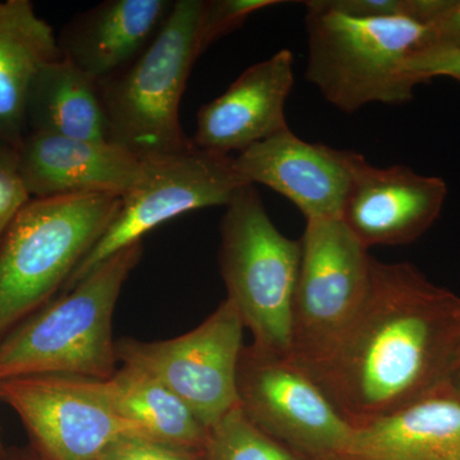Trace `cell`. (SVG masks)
I'll return each mask as SVG.
<instances>
[{
  "instance_id": "1",
  "label": "cell",
  "mask_w": 460,
  "mask_h": 460,
  "mask_svg": "<svg viewBox=\"0 0 460 460\" xmlns=\"http://www.w3.org/2000/svg\"><path fill=\"white\" fill-rule=\"evenodd\" d=\"M460 367V296L410 262L371 259L358 319L310 376L354 429L454 389Z\"/></svg>"
},
{
  "instance_id": "2",
  "label": "cell",
  "mask_w": 460,
  "mask_h": 460,
  "mask_svg": "<svg viewBox=\"0 0 460 460\" xmlns=\"http://www.w3.org/2000/svg\"><path fill=\"white\" fill-rule=\"evenodd\" d=\"M305 77L332 107L354 113L368 104L411 102L420 81L414 57L434 48L428 23L411 17L353 16L308 0Z\"/></svg>"
},
{
  "instance_id": "3",
  "label": "cell",
  "mask_w": 460,
  "mask_h": 460,
  "mask_svg": "<svg viewBox=\"0 0 460 460\" xmlns=\"http://www.w3.org/2000/svg\"><path fill=\"white\" fill-rule=\"evenodd\" d=\"M142 253V242L124 248L9 330L0 339V381L47 374L113 376L115 305Z\"/></svg>"
},
{
  "instance_id": "4",
  "label": "cell",
  "mask_w": 460,
  "mask_h": 460,
  "mask_svg": "<svg viewBox=\"0 0 460 460\" xmlns=\"http://www.w3.org/2000/svg\"><path fill=\"white\" fill-rule=\"evenodd\" d=\"M122 198L32 199L0 241V339L51 301L113 222Z\"/></svg>"
},
{
  "instance_id": "5",
  "label": "cell",
  "mask_w": 460,
  "mask_h": 460,
  "mask_svg": "<svg viewBox=\"0 0 460 460\" xmlns=\"http://www.w3.org/2000/svg\"><path fill=\"white\" fill-rule=\"evenodd\" d=\"M204 0H175L147 49L99 84L109 141L140 157L193 146L180 122L187 80L201 56L199 32Z\"/></svg>"
},
{
  "instance_id": "6",
  "label": "cell",
  "mask_w": 460,
  "mask_h": 460,
  "mask_svg": "<svg viewBox=\"0 0 460 460\" xmlns=\"http://www.w3.org/2000/svg\"><path fill=\"white\" fill-rule=\"evenodd\" d=\"M220 235L226 299L252 334L253 347L289 357L301 239L281 234L253 184L243 187L226 206Z\"/></svg>"
},
{
  "instance_id": "7",
  "label": "cell",
  "mask_w": 460,
  "mask_h": 460,
  "mask_svg": "<svg viewBox=\"0 0 460 460\" xmlns=\"http://www.w3.org/2000/svg\"><path fill=\"white\" fill-rule=\"evenodd\" d=\"M301 244L289 357L310 374L358 319L370 290L372 257L341 219L307 220Z\"/></svg>"
},
{
  "instance_id": "8",
  "label": "cell",
  "mask_w": 460,
  "mask_h": 460,
  "mask_svg": "<svg viewBox=\"0 0 460 460\" xmlns=\"http://www.w3.org/2000/svg\"><path fill=\"white\" fill-rule=\"evenodd\" d=\"M234 157L202 150L142 157L137 181L126 193L107 230L66 281L68 292L115 253L142 242L160 224L190 211L226 206L246 187Z\"/></svg>"
},
{
  "instance_id": "9",
  "label": "cell",
  "mask_w": 460,
  "mask_h": 460,
  "mask_svg": "<svg viewBox=\"0 0 460 460\" xmlns=\"http://www.w3.org/2000/svg\"><path fill=\"white\" fill-rule=\"evenodd\" d=\"M243 321L226 299L198 328L159 341H115L118 362L157 378L210 429L238 407L237 372Z\"/></svg>"
},
{
  "instance_id": "10",
  "label": "cell",
  "mask_w": 460,
  "mask_h": 460,
  "mask_svg": "<svg viewBox=\"0 0 460 460\" xmlns=\"http://www.w3.org/2000/svg\"><path fill=\"white\" fill-rule=\"evenodd\" d=\"M238 407L263 434L310 460H338L354 428L290 357L244 345L238 363Z\"/></svg>"
},
{
  "instance_id": "11",
  "label": "cell",
  "mask_w": 460,
  "mask_h": 460,
  "mask_svg": "<svg viewBox=\"0 0 460 460\" xmlns=\"http://www.w3.org/2000/svg\"><path fill=\"white\" fill-rule=\"evenodd\" d=\"M0 402L16 411L42 460H98L132 429L115 414L102 380L29 375L0 381Z\"/></svg>"
},
{
  "instance_id": "12",
  "label": "cell",
  "mask_w": 460,
  "mask_h": 460,
  "mask_svg": "<svg viewBox=\"0 0 460 460\" xmlns=\"http://www.w3.org/2000/svg\"><path fill=\"white\" fill-rule=\"evenodd\" d=\"M366 157L353 150L311 144L284 129L234 157L248 183L289 199L307 220L341 219L354 174Z\"/></svg>"
},
{
  "instance_id": "13",
  "label": "cell",
  "mask_w": 460,
  "mask_h": 460,
  "mask_svg": "<svg viewBox=\"0 0 460 460\" xmlns=\"http://www.w3.org/2000/svg\"><path fill=\"white\" fill-rule=\"evenodd\" d=\"M447 198V181L410 166L378 168L363 160L345 199V226L370 250L404 246L438 222Z\"/></svg>"
},
{
  "instance_id": "14",
  "label": "cell",
  "mask_w": 460,
  "mask_h": 460,
  "mask_svg": "<svg viewBox=\"0 0 460 460\" xmlns=\"http://www.w3.org/2000/svg\"><path fill=\"white\" fill-rule=\"evenodd\" d=\"M293 63L286 48L248 66L226 93L199 109L193 145L230 156L289 128L286 105L295 84Z\"/></svg>"
},
{
  "instance_id": "15",
  "label": "cell",
  "mask_w": 460,
  "mask_h": 460,
  "mask_svg": "<svg viewBox=\"0 0 460 460\" xmlns=\"http://www.w3.org/2000/svg\"><path fill=\"white\" fill-rule=\"evenodd\" d=\"M18 153L32 199L74 195L123 198L142 168V157L111 141L29 133Z\"/></svg>"
},
{
  "instance_id": "16",
  "label": "cell",
  "mask_w": 460,
  "mask_h": 460,
  "mask_svg": "<svg viewBox=\"0 0 460 460\" xmlns=\"http://www.w3.org/2000/svg\"><path fill=\"white\" fill-rule=\"evenodd\" d=\"M171 0H105L69 21L58 45L62 57L96 84L135 62L171 13Z\"/></svg>"
},
{
  "instance_id": "17",
  "label": "cell",
  "mask_w": 460,
  "mask_h": 460,
  "mask_svg": "<svg viewBox=\"0 0 460 460\" xmlns=\"http://www.w3.org/2000/svg\"><path fill=\"white\" fill-rule=\"evenodd\" d=\"M338 460H460V393L447 390L354 429Z\"/></svg>"
},
{
  "instance_id": "18",
  "label": "cell",
  "mask_w": 460,
  "mask_h": 460,
  "mask_svg": "<svg viewBox=\"0 0 460 460\" xmlns=\"http://www.w3.org/2000/svg\"><path fill=\"white\" fill-rule=\"evenodd\" d=\"M60 57L53 27L38 16L30 0L0 2V140L21 146L33 80Z\"/></svg>"
},
{
  "instance_id": "19",
  "label": "cell",
  "mask_w": 460,
  "mask_h": 460,
  "mask_svg": "<svg viewBox=\"0 0 460 460\" xmlns=\"http://www.w3.org/2000/svg\"><path fill=\"white\" fill-rule=\"evenodd\" d=\"M29 133L75 140L109 141L99 84L60 57L39 72L26 104Z\"/></svg>"
},
{
  "instance_id": "20",
  "label": "cell",
  "mask_w": 460,
  "mask_h": 460,
  "mask_svg": "<svg viewBox=\"0 0 460 460\" xmlns=\"http://www.w3.org/2000/svg\"><path fill=\"white\" fill-rule=\"evenodd\" d=\"M102 392L115 414L133 434L160 443L202 452L208 429L189 405L147 372L122 366L102 380Z\"/></svg>"
},
{
  "instance_id": "21",
  "label": "cell",
  "mask_w": 460,
  "mask_h": 460,
  "mask_svg": "<svg viewBox=\"0 0 460 460\" xmlns=\"http://www.w3.org/2000/svg\"><path fill=\"white\" fill-rule=\"evenodd\" d=\"M202 460H310L288 449L247 420L235 407L208 429Z\"/></svg>"
},
{
  "instance_id": "22",
  "label": "cell",
  "mask_w": 460,
  "mask_h": 460,
  "mask_svg": "<svg viewBox=\"0 0 460 460\" xmlns=\"http://www.w3.org/2000/svg\"><path fill=\"white\" fill-rule=\"evenodd\" d=\"M281 3L279 0H204L199 32L201 53L215 41L243 26L256 12Z\"/></svg>"
},
{
  "instance_id": "23",
  "label": "cell",
  "mask_w": 460,
  "mask_h": 460,
  "mask_svg": "<svg viewBox=\"0 0 460 460\" xmlns=\"http://www.w3.org/2000/svg\"><path fill=\"white\" fill-rule=\"evenodd\" d=\"M31 199L21 172L18 147L0 140V241Z\"/></svg>"
},
{
  "instance_id": "24",
  "label": "cell",
  "mask_w": 460,
  "mask_h": 460,
  "mask_svg": "<svg viewBox=\"0 0 460 460\" xmlns=\"http://www.w3.org/2000/svg\"><path fill=\"white\" fill-rule=\"evenodd\" d=\"M202 452L127 434L109 445L98 460H202Z\"/></svg>"
},
{
  "instance_id": "25",
  "label": "cell",
  "mask_w": 460,
  "mask_h": 460,
  "mask_svg": "<svg viewBox=\"0 0 460 460\" xmlns=\"http://www.w3.org/2000/svg\"><path fill=\"white\" fill-rule=\"evenodd\" d=\"M411 74L420 84L435 77H447L460 83V49L431 48L414 57L411 63Z\"/></svg>"
},
{
  "instance_id": "26",
  "label": "cell",
  "mask_w": 460,
  "mask_h": 460,
  "mask_svg": "<svg viewBox=\"0 0 460 460\" xmlns=\"http://www.w3.org/2000/svg\"><path fill=\"white\" fill-rule=\"evenodd\" d=\"M330 7L353 16L411 17L416 20V0H326Z\"/></svg>"
},
{
  "instance_id": "27",
  "label": "cell",
  "mask_w": 460,
  "mask_h": 460,
  "mask_svg": "<svg viewBox=\"0 0 460 460\" xmlns=\"http://www.w3.org/2000/svg\"><path fill=\"white\" fill-rule=\"evenodd\" d=\"M428 25L434 36V48L460 49V0H438Z\"/></svg>"
},
{
  "instance_id": "28",
  "label": "cell",
  "mask_w": 460,
  "mask_h": 460,
  "mask_svg": "<svg viewBox=\"0 0 460 460\" xmlns=\"http://www.w3.org/2000/svg\"><path fill=\"white\" fill-rule=\"evenodd\" d=\"M0 460H42L35 450L30 447H11V449H4L0 454Z\"/></svg>"
},
{
  "instance_id": "29",
  "label": "cell",
  "mask_w": 460,
  "mask_h": 460,
  "mask_svg": "<svg viewBox=\"0 0 460 460\" xmlns=\"http://www.w3.org/2000/svg\"><path fill=\"white\" fill-rule=\"evenodd\" d=\"M454 389L460 393V367L458 374H456V380H454Z\"/></svg>"
},
{
  "instance_id": "30",
  "label": "cell",
  "mask_w": 460,
  "mask_h": 460,
  "mask_svg": "<svg viewBox=\"0 0 460 460\" xmlns=\"http://www.w3.org/2000/svg\"><path fill=\"white\" fill-rule=\"evenodd\" d=\"M5 447H3V443H2V436H0V454L3 453V450H4Z\"/></svg>"
}]
</instances>
